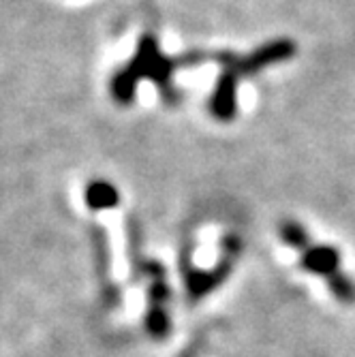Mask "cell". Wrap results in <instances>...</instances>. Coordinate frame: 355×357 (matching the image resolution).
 Instances as JSON below:
<instances>
[{"instance_id":"cell-7","label":"cell","mask_w":355,"mask_h":357,"mask_svg":"<svg viewBox=\"0 0 355 357\" xmlns=\"http://www.w3.org/2000/svg\"><path fill=\"white\" fill-rule=\"evenodd\" d=\"M330 289L332 294L342 300V302H353L355 300V287L349 278H345L342 274H334L330 276Z\"/></svg>"},{"instance_id":"cell-3","label":"cell","mask_w":355,"mask_h":357,"mask_svg":"<svg viewBox=\"0 0 355 357\" xmlns=\"http://www.w3.org/2000/svg\"><path fill=\"white\" fill-rule=\"evenodd\" d=\"M238 84L240 77L232 71H222L210 96V114L220 122H232L238 112Z\"/></svg>"},{"instance_id":"cell-4","label":"cell","mask_w":355,"mask_h":357,"mask_svg":"<svg viewBox=\"0 0 355 357\" xmlns=\"http://www.w3.org/2000/svg\"><path fill=\"white\" fill-rule=\"evenodd\" d=\"M338 250L332 246H308L302 255V266L304 270L312 274H324V276H334L338 274Z\"/></svg>"},{"instance_id":"cell-2","label":"cell","mask_w":355,"mask_h":357,"mask_svg":"<svg viewBox=\"0 0 355 357\" xmlns=\"http://www.w3.org/2000/svg\"><path fill=\"white\" fill-rule=\"evenodd\" d=\"M296 52H298V45L292 39H274L270 43H264L257 50H252L246 56L222 50V52L210 54V58L220 64L222 71H232L238 77H246V75H255V73L264 71L266 67H270V64L294 58Z\"/></svg>"},{"instance_id":"cell-6","label":"cell","mask_w":355,"mask_h":357,"mask_svg":"<svg viewBox=\"0 0 355 357\" xmlns=\"http://www.w3.org/2000/svg\"><path fill=\"white\" fill-rule=\"evenodd\" d=\"M280 238L285 244L294 246V248H302L306 250L308 248V234L302 225L294 222V220H285L280 225Z\"/></svg>"},{"instance_id":"cell-5","label":"cell","mask_w":355,"mask_h":357,"mask_svg":"<svg viewBox=\"0 0 355 357\" xmlns=\"http://www.w3.org/2000/svg\"><path fill=\"white\" fill-rule=\"evenodd\" d=\"M86 202L94 210L114 208L118 204V190L109 182H92L86 190Z\"/></svg>"},{"instance_id":"cell-1","label":"cell","mask_w":355,"mask_h":357,"mask_svg":"<svg viewBox=\"0 0 355 357\" xmlns=\"http://www.w3.org/2000/svg\"><path fill=\"white\" fill-rule=\"evenodd\" d=\"M180 67H186L184 56L167 58L158 52V43L154 37H144L139 41L135 58L114 77L112 92L116 96V101L126 105V103L133 101L139 79L150 77V79H154V84H158L165 90V94H169L172 92V84H169L172 73Z\"/></svg>"}]
</instances>
